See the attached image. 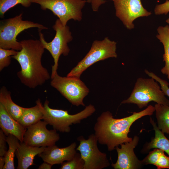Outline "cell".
<instances>
[{"instance_id":"24","label":"cell","mask_w":169,"mask_h":169,"mask_svg":"<svg viewBox=\"0 0 169 169\" xmlns=\"http://www.w3.org/2000/svg\"><path fill=\"white\" fill-rule=\"evenodd\" d=\"M84 162L80 153H76L70 160L61 164L60 169H84Z\"/></svg>"},{"instance_id":"6","label":"cell","mask_w":169,"mask_h":169,"mask_svg":"<svg viewBox=\"0 0 169 169\" xmlns=\"http://www.w3.org/2000/svg\"><path fill=\"white\" fill-rule=\"evenodd\" d=\"M52 27L56 31V34L53 40L49 43L45 41L41 31H38L39 40L44 49L49 52L54 59V64L52 66L51 79L57 73L60 56L63 54L66 56L69 54L70 49L68 43L73 39L69 27L67 25L64 26L59 19H57Z\"/></svg>"},{"instance_id":"14","label":"cell","mask_w":169,"mask_h":169,"mask_svg":"<svg viewBox=\"0 0 169 169\" xmlns=\"http://www.w3.org/2000/svg\"><path fill=\"white\" fill-rule=\"evenodd\" d=\"M75 142L68 146L59 148L54 145L47 146L41 153L38 154L44 161L52 165L62 163L64 161L71 160L77 153Z\"/></svg>"},{"instance_id":"15","label":"cell","mask_w":169,"mask_h":169,"mask_svg":"<svg viewBox=\"0 0 169 169\" xmlns=\"http://www.w3.org/2000/svg\"><path fill=\"white\" fill-rule=\"evenodd\" d=\"M0 127L7 136L13 135L20 142L23 138L27 129L25 128L9 114L3 105L0 103Z\"/></svg>"},{"instance_id":"7","label":"cell","mask_w":169,"mask_h":169,"mask_svg":"<svg viewBox=\"0 0 169 169\" xmlns=\"http://www.w3.org/2000/svg\"><path fill=\"white\" fill-rule=\"evenodd\" d=\"M116 44L107 37L102 40L94 41L89 52L67 76L80 78L86 69L95 63L110 58H117Z\"/></svg>"},{"instance_id":"33","label":"cell","mask_w":169,"mask_h":169,"mask_svg":"<svg viewBox=\"0 0 169 169\" xmlns=\"http://www.w3.org/2000/svg\"><path fill=\"white\" fill-rule=\"evenodd\" d=\"M5 163V158L4 156L0 157V169H3Z\"/></svg>"},{"instance_id":"34","label":"cell","mask_w":169,"mask_h":169,"mask_svg":"<svg viewBox=\"0 0 169 169\" xmlns=\"http://www.w3.org/2000/svg\"><path fill=\"white\" fill-rule=\"evenodd\" d=\"M166 22L168 23L169 25V18H168V19H167L166 20Z\"/></svg>"},{"instance_id":"22","label":"cell","mask_w":169,"mask_h":169,"mask_svg":"<svg viewBox=\"0 0 169 169\" xmlns=\"http://www.w3.org/2000/svg\"><path fill=\"white\" fill-rule=\"evenodd\" d=\"M6 139L9 148L4 156L5 163L3 169H14V157L20 141L17 137L12 135L7 136Z\"/></svg>"},{"instance_id":"10","label":"cell","mask_w":169,"mask_h":169,"mask_svg":"<svg viewBox=\"0 0 169 169\" xmlns=\"http://www.w3.org/2000/svg\"><path fill=\"white\" fill-rule=\"evenodd\" d=\"M77 139L79 144L76 149L84 161V169H102L110 166L106 154L98 148V140L95 134L89 136L87 139L82 136Z\"/></svg>"},{"instance_id":"8","label":"cell","mask_w":169,"mask_h":169,"mask_svg":"<svg viewBox=\"0 0 169 169\" xmlns=\"http://www.w3.org/2000/svg\"><path fill=\"white\" fill-rule=\"evenodd\" d=\"M31 3L40 5L43 10L49 9L57 16L64 26L73 19L80 21L82 19V9L87 0H31Z\"/></svg>"},{"instance_id":"5","label":"cell","mask_w":169,"mask_h":169,"mask_svg":"<svg viewBox=\"0 0 169 169\" xmlns=\"http://www.w3.org/2000/svg\"><path fill=\"white\" fill-rule=\"evenodd\" d=\"M49 103L46 100L44 105V112L43 119L52 126L54 129L63 133L69 132L70 126L80 123L82 120L91 116L96 110L94 106L90 104L80 112L70 115L67 110L50 108Z\"/></svg>"},{"instance_id":"4","label":"cell","mask_w":169,"mask_h":169,"mask_svg":"<svg viewBox=\"0 0 169 169\" xmlns=\"http://www.w3.org/2000/svg\"><path fill=\"white\" fill-rule=\"evenodd\" d=\"M23 13L14 17L1 21L0 25V47L6 49L21 50L20 42L17 40L18 35L24 30L37 28L38 31L48 28L40 24L28 20H23Z\"/></svg>"},{"instance_id":"12","label":"cell","mask_w":169,"mask_h":169,"mask_svg":"<svg viewBox=\"0 0 169 169\" xmlns=\"http://www.w3.org/2000/svg\"><path fill=\"white\" fill-rule=\"evenodd\" d=\"M115 15L129 30L135 27L134 21L140 17H147L151 13L143 7L141 0H112Z\"/></svg>"},{"instance_id":"11","label":"cell","mask_w":169,"mask_h":169,"mask_svg":"<svg viewBox=\"0 0 169 169\" xmlns=\"http://www.w3.org/2000/svg\"><path fill=\"white\" fill-rule=\"evenodd\" d=\"M48 123L41 120L27 128L23 136V142L33 147H47L55 144L60 139L57 131L49 130L46 127Z\"/></svg>"},{"instance_id":"27","label":"cell","mask_w":169,"mask_h":169,"mask_svg":"<svg viewBox=\"0 0 169 169\" xmlns=\"http://www.w3.org/2000/svg\"><path fill=\"white\" fill-rule=\"evenodd\" d=\"M145 72L149 77L153 78L159 83L161 89L165 95L169 97V83L168 82L161 79L152 72H149L146 69H145Z\"/></svg>"},{"instance_id":"9","label":"cell","mask_w":169,"mask_h":169,"mask_svg":"<svg viewBox=\"0 0 169 169\" xmlns=\"http://www.w3.org/2000/svg\"><path fill=\"white\" fill-rule=\"evenodd\" d=\"M51 79V85L58 90L72 105L85 106L83 100L89 90L80 78L61 77L57 73Z\"/></svg>"},{"instance_id":"18","label":"cell","mask_w":169,"mask_h":169,"mask_svg":"<svg viewBox=\"0 0 169 169\" xmlns=\"http://www.w3.org/2000/svg\"><path fill=\"white\" fill-rule=\"evenodd\" d=\"M0 103L3 105L10 115L18 121L25 109L18 105L13 101L11 92L5 86L2 87L0 89Z\"/></svg>"},{"instance_id":"1","label":"cell","mask_w":169,"mask_h":169,"mask_svg":"<svg viewBox=\"0 0 169 169\" xmlns=\"http://www.w3.org/2000/svg\"><path fill=\"white\" fill-rule=\"evenodd\" d=\"M155 111L154 106L150 105L143 110L120 119L114 118L109 111L104 112L97 119L94 134L100 144L106 145L109 151H112L119 145L132 140L128 134L134 122L143 116L152 115Z\"/></svg>"},{"instance_id":"25","label":"cell","mask_w":169,"mask_h":169,"mask_svg":"<svg viewBox=\"0 0 169 169\" xmlns=\"http://www.w3.org/2000/svg\"><path fill=\"white\" fill-rule=\"evenodd\" d=\"M18 51L0 47V71L7 67L11 63V56L16 55Z\"/></svg>"},{"instance_id":"30","label":"cell","mask_w":169,"mask_h":169,"mask_svg":"<svg viewBox=\"0 0 169 169\" xmlns=\"http://www.w3.org/2000/svg\"><path fill=\"white\" fill-rule=\"evenodd\" d=\"M6 136L3 131L0 130V156H4L7 151L6 146Z\"/></svg>"},{"instance_id":"20","label":"cell","mask_w":169,"mask_h":169,"mask_svg":"<svg viewBox=\"0 0 169 169\" xmlns=\"http://www.w3.org/2000/svg\"><path fill=\"white\" fill-rule=\"evenodd\" d=\"M157 31L158 34L156 37L162 44L164 48L163 58L165 65L161 71L167 76L169 80V26H159L157 29Z\"/></svg>"},{"instance_id":"17","label":"cell","mask_w":169,"mask_h":169,"mask_svg":"<svg viewBox=\"0 0 169 169\" xmlns=\"http://www.w3.org/2000/svg\"><path fill=\"white\" fill-rule=\"evenodd\" d=\"M44 109L41 100L38 99L36 101L35 106L26 108L18 122L27 129L43 119Z\"/></svg>"},{"instance_id":"16","label":"cell","mask_w":169,"mask_h":169,"mask_svg":"<svg viewBox=\"0 0 169 169\" xmlns=\"http://www.w3.org/2000/svg\"><path fill=\"white\" fill-rule=\"evenodd\" d=\"M46 147H33L29 146L24 142H20L17 149L15 155L18 160L17 169H27L34 165L33 160L35 156L38 155Z\"/></svg>"},{"instance_id":"19","label":"cell","mask_w":169,"mask_h":169,"mask_svg":"<svg viewBox=\"0 0 169 169\" xmlns=\"http://www.w3.org/2000/svg\"><path fill=\"white\" fill-rule=\"evenodd\" d=\"M150 121L155 132V137L151 141L146 144L143 151H147L152 148H157L163 150L169 156V140L156 125V123L151 118Z\"/></svg>"},{"instance_id":"26","label":"cell","mask_w":169,"mask_h":169,"mask_svg":"<svg viewBox=\"0 0 169 169\" xmlns=\"http://www.w3.org/2000/svg\"><path fill=\"white\" fill-rule=\"evenodd\" d=\"M163 151L161 149L155 148L141 160L143 165L152 164L156 166L160 155Z\"/></svg>"},{"instance_id":"31","label":"cell","mask_w":169,"mask_h":169,"mask_svg":"<svg viewBox=\"0 0 169 169\" xmlns=\"http://www.w3.org/2000/svg\"><path fill=\"white\" fill-rule=\"evenodd\" d=\"M87 2L91 3V8L94 12H97L100 6L106 2L104 0H87Z\"/></svg>"},{"instance_id":"32","label":"cell","mask_w":169,"mask_h":169,"mask_svg":"<svg viewBox=\"0 0 169 169\" xmlns=\"http://www.w3.org/2000/svg\"><path fill=\"white\" fill-rule=\"evenodd\" d=\"M53 165L49 163L44 161V162L41 164L38 167V169H50Z\"/></svg>"},{"instance_id":"13","label":"cell","mask_w":169,"mask_h":169,"mask_svg":"<svg viewBox=\"0 0 169 169\" xmlns=\"http://www.w3.org/2000/svg\"><path fill=\"white\" fill-rule=\"evenodd\" d=\"M139 138L134 136L132 140L120 145L115 148L118 154V159L115 163L111 166L115 169H136L143 165L141 160H139L136 156L134 149L137 146Z\"/></svg>"},{"instance_id":"3","label":"cell","mask_w":169,"mask_h":169,"mask_svg":"<svg viewBox=\"0 0 169 169\" xmlns=\"http://www.w3.org/2000/svg\"><path fill=\"white\" fill-rule=\"evenodd\" d=\"M169 106V100L153 78H138L129 97L121 104H136L140 109L146 107L150 102Z\"/></svg>"},{"instance_id":"2","label":"cell","mask_w":169,"mask_h":169,"mask_svg":"<svg viewBox=\"0 0 169 169\" xmlns=\"http://www.w3.org/2000/svg\"><path fill=\"white\" fill-rule=\"evenodd\" d=\"M20 42L22 49L12 56L21 67L17 75L23 84L34 89L42 85L51 78L41 63L45 49L39 40H24Z\"/></svg>"},{"instance_id":"21","label":"cell","mask_w":169,"mask_h":169,"mask_svg":"<svg viewBox=\"0 0 169 169\" xmlns=\"http://www.w3.org/2000/svg\"><path fill=\"white\" fill-rule=\"evenodd\" d=\"M154 107L157 126L164 133L169 134V106L157 103Z\"/></svg>"},{"instance_id":"29","label":"cell","mask_w":169,"mask_h":169,"mask_svg":"<svg viewBox=\"0 0 169 169\" xmlns=\"http://www.w3.org/2000/svg\"><path fill=\"white\" fill-rule=\"evenodd\" d=\"M169 12V0L164 3L157 5L154 9V13L156 15L167 14Z\"/></svg>"},{"instance_id":"23","label":"cell","mask_w":169,"mask_h":169,"mask_svg":"<svg viewBox=\"0 0 169 169\" xmlns=\"http://www.w3.org/2000/svg\"><path fill=\"white\" fill-rule=\"evenodd\" d=\"M31 3V0H0V17H3L7 11L18 4L27 8L30 6Z\"/></svg>"},{"instance_id":"28","label":"cell","mask_w":169,"mask_h":169,"mask_svg":"<svg viewBox=\"0 0 169 169\" xmlns=\"http://www.w3.org/2000/svg\"><path fill=\"white\" fill-rule=\"evenodd\" d=\"M163 151L160 155L156 165L157 169H169V157L166 156Z\"/></svg>"},{"instance_id":"35","label":"cell","mask_w":169,"mask_h":169,"mask_svg":"<svg viewBox=\"0 0 169 169\" xmlns=\"http://www.w3.org/2000/svg\"><path fill=\"white\" fill-rule=\"evenodd\" d=\"M166 0V1H168L169 0Z\"/></svg>"}]
</instances>
